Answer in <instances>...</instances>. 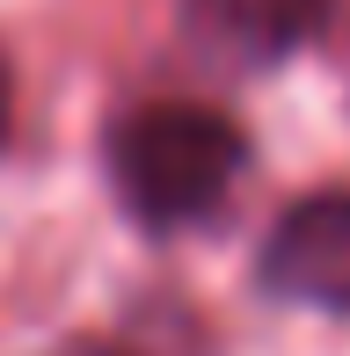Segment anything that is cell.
I'll use <instances>...</instances> for the list:
<instances>
[{
    "mask_svg": "<svg viewBox=\"0 0 350 356\" xmlns=\"http://www.w3.org/2000/svg\"><path fill=\"white\" fill-rule=\"evenodd\" d=\"M109 356H212L197 334V320H175V313H146L124 342H109Z\"/></svg>",
    "mask_w": 350,
    "mask_h": 356,
    "instance_id": "cell-4",
    "label": "cell"
},
{
    "mask_svg": "<svg viewBox=\"0 0 350 356\" xmlns=\"http://www.w3.org/2000/svg\"><path fill=\"white\" fill-rule=\"evenodd\" d=\"M263 284H270V298L350 313V189H321V197L292 204L270 225Z\"/></svg>",
    "mask_w": 350,
    "mask_h": 356,
    "instance_id": "cell-2",
    "label": "cell"
},
{
    "mask_svg": "<svg viewBox=\"0 0 350 356\" xmlns=\"http://www.w3.org/2000/svg\"><path fill=\"white\" fill-rule=\"evenodd\" d=\"M190 29L234 66H277L292 44L321 29L328 0H183Z\"/></svg>",
    "mask_w": 350,
    "mask_h": 356,
    "instance_id": "cell-3",
    "label": "cell"
},
{
    "mask_svg": "<svg viewBox=\"0 0 350 356\" xmlns=\"http://www.w3.org/2000/svg\"><path fill=\"white\" fill-rule=\"evenodd\" d=\"M52 356H109V342H66V349H52Z\"/></svg>",
    "mask_w": 350,
    "mask_h": 356,
    "instance_id": "cell-6",
    "label": "cell"
},
{
    "mask_svg": "<svg viewBox=\"0 0 350 356\" xmlns=\"http://www.w3.org/2000/svg\"><path fill=\"white\" fill-rule=\"evenodd\" d=\"M8 117H15V73H8V58H0V138H8Z\"/></svg>",
    "mask_w": 350,
    "mask_h": 356,
    "instance_id": "cell-5",
    "label": "cell"
},
{
    "mask_svg": "<svg viewBox=\"0 0 350 356\" xmlns=\"http://www.w3.org/2000/svg\"><path fill=\"white\" fill-rule=\"evenodd\" d=\"M248 138L204 102H146L109 124V182L117 204L153 233L197 225L227 204Z\"/></svg>",
    "mask_w": 350,
    "mask_h": 356,
    "instance_id": "cell-1",
    "label": "cell"
}]
</instances>
